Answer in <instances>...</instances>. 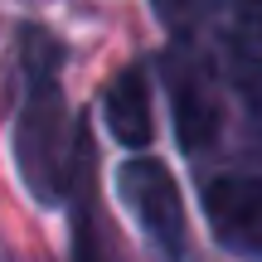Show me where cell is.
<instances>
[{
  "label": "cell",
  "instance_id": "obj_1",
  "mask_svg": "<svg viewBox=\"0 0 262 262\" xmlns=\"http://www.w3.org/2000/svg\"><path fill=\"white\" fill-rule=\"evenodd\" d=\"M19 63H25V107H19V126H15V160L29 194L39 204H58L88 156V141L68 126L63 112V88H58L63 49L39 25H25L19 29Z\"/></svg>",
  "mask_w": 262,
  "mask_h": 262
},
{
  "label": "cell",
  "instance_id": "obj_7",
  "mask_svg": "<svg viewBox=\"0 0 262 262\" xmlns=\"http://www.w3.org/2000/svg\"><path fill=\"white\" fill-rule=\"evenodd\" d=\"M73 243H78V262H112V253H107V233H102V219H93V204H88L83 185H78V219H73Z\"/></svg>",
  "mask_w": 262,
  "mask_h": 262
},
{
  "label": "cell",
  "instance_id": "obj_6",
  "mask_svg": "<svg viewBox=\"0 0 262 262\" xmlns=\"http://www.w3.org/2000/svg\"><path fill=\"white\" fill-rule=\"evenodd\" d=\"M228 44L243 63L262 68V0H238L233 19H228Z\"/></svg>",
  "mask_w": 262,
  "mask_h": 262
},
{
  "label": "cell",
  "instance_id": "obj_5",
  "mask_svg": "<svg viewBox=\"0 0 262 262\" xmlns=\"http://www.w3.org/2000/svg\"><path fill=\"white\" fill-rule=\"evenodd\" d=\"M102 117H107V131H112L122 146H150L156 136V117H150V83H146V68H122L112 78L102 97Z\"/></svg>",
  "mask_w": 262,
  "mask_h": 262
},
{
  "label": "cell",
  "instance_id": "obj_8",
  "mask_svg": "<svg viewBox=\"0 0 262 262\" xmlns=\"http://www.w3.org/2000/svg\"><path fill=\"white\" fill-rule=\"evenodd\" d=\"M224 5V0H160V10H165L170 25H189V19H199L204 10Z\"/></svg>",
  "mask_w": 262,
  "mask_h": 262
},
{
  "label": "cell",
  "instance_id": "obj_4",
  "mask_svg": "<svg viewBox=\"0 0 262 262\" xmlns=\"http://www.w3.org/2000/svg\"><path fill=\"white\" fill-rule=\"evenodd\" d=\"M165 83L170 102H175V131L185 150H204L219 136V97L214 78L199 58H189V49H170L165 54Z\"/></svg>",
  "mask_w": 262,
  "mask_h": 262
},
{
  "label": "cell",
  "instance_id": "obj_2",
  "mask_svg": "<svg viewBox=\"0 0 262 262\" xmlns=\"http://www.w3.org/2000/svg\"><path fill=\"white\" fill-rule=\"evenodd\" d=\"M117 189H122L126 209L136 214L146 243L160 253V262H194V248H189V224H185V199H180V185L160 160L136 156L117 170Z\"/></svg>",
  "mask_w": 262,
  "mask_h": 262
},
{
  "label": "cell",
  "instance_id": "obj_3",
  "mask_svg": "<svg viewBox=\"0 0 262 262\" xmlns=\"http://www.w3.org/2000/svg\"><path fill=\"white\" fill-rule=\"evenodd\" d=\"M214 238L238 257H262V175H219L204 185Z\"/></svg>",
  "mask_w": 262,
  "mask_h": 262
}]
</instances>
